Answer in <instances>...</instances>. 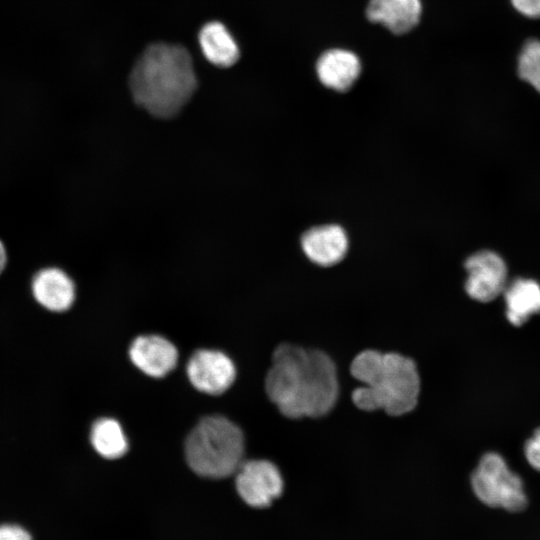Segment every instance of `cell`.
Returning <instances> with one entry per match:
<instances>
[{
  "mask_svg": "<svg viewBox=\"0 0 540 540\" xmlns=\"http://www.w3.org/2000/svg\"><path fill=\"white\" fill-rule=\"evenodd\" d=\"M503 295L506 318L515 327L540 313V284L533 279H514L506 285Z\"/></svg>",
  "mask_w": 540,
  "mask_h": 540,
  "instance_id": "14",
  "label": "cell"
},
{
  "mask_svg": "<svg viewBox=\"0 0 540 540\" xmlns=\"http://www.w3.org/2000/svg\"><path fill=\"white\" fill-rule=\"evenodd\" d=\"M90 440L95 451L107 459L122 457L128 450V441L120 423L113 418H100L91 428Z\"/></svg>",
  "mask_w": 540,
  "mask_h": 540,
  "instance_id": "16",
  "label": "cell"
},
{
  "mask_svg": "<svg viewBox=\"0 0 540 540\" xmlns=\"http://www.w3.org/2000/svg\"><path fill=\"white\" fill-rule=\"evenodd\" d=\"M8 265V251L5 243L0 238V276L4 273Z\"/></svg>",
  "mask_w": 540,
  "mask_h": 540,
  "instance_id": "21",
  "label": "cell"
},
{
  "mask_svg": "<svg viewBox=\"0 0 540 540\" xmlns=\"http://www.w3.org/2000/svg\"><path fill=\"white\" fill-rule=\"evenodd\" d=\"M0 540H33L29 532L15 524L0 525Z\"/></svg>",
  "mask_w": 540,
  "mask_h": 540,
  "instance_id": "19",
  "label": "cell"
},
{
  "mask_svg": "<svg viewBox=\"0 0 540 540\" xmlns=\"http://www.w3.org/2000/svg\"><path fill=\"white\" fill-rule=\"evenodd\" d=\"M129 86L134 101L151 115L173 117L197 88L192 57L181 45L152 44L132 68Z\"/></svg>",
  "mask_w": 540,
  "mask_h": 540,
  "instance_id": "2",
  "label": "cell"
},
{
  "mask_svg": "<svg viewBox=\"0 0 540 540\" xmlns=\"http://www.w3.org/2000/svg\"><path fill=\"white\" fill-rule=\"evenodd\" d=\"M315 68L319 81L325 87L345 92L359 78L362 67L360 59L354 52L343 48H331L319 56Z\"/></svg>",
  "mask_w": 540,
  "mask_h": 540,
  "instance_id": "12",
  "label": "cell"
},
{
  "mask_svg": "<svg viewBox=\"0 0 540 540\" xmlns=\"http://www.w3.org/2000/svg\"><path fill=\"white\" fill-rule=\"evenodd\" d=\"M265 388L281 414L291 419L324 416L339 395L333 360L322 351L292 344H281L273 352Z\"/></svg>",
  "mask_w": 540,
  "mask_h": 540,
  "instance_id": "1",
  "label": "cell"
},
{
  "mask_svg": "<svg viewBox=\"0 0 540 540\" xmlns=\"http://www.w3.org/2000/svg\"><path fill=\"white\" fill-rule=\"evenodd\" d=\"M306 256L321 266H331L343 259L348 249V238L338 225H324L308 230L302 237Z\"/></svg>",
  "mask_w": 540,
  "mask_h": 540,
  "instance_id": "13",
  "label": "cell"
},
{
  "mask_svg": "<svg viewBox=\"0 0 540 540\" xmlns=\"http://www.w3.org/2000/svg\"><path fill=\"white\" fill-rule=\"evenodd\" d=\"M132 363L150 377L160 378L171 372L178 361V350L160 335H142L129 349Z\"/></svg>",
  "mask_w": 540,
  "mask_h": 540,
  "instance_id": "9",
  "label": "cell"
},
{
  "mask_svg": "<svg viewBox=\"0 0 540 540\" xmlns=\"http://www.w3.org/2000/svg\"><path fill=\"white\" fill-rule=\"evenodd\" d=\"M350 372L363 384L352 392V401L361 410H383L391 416H401L418 403L420 376L409 357L364 350L353 359Z\"/></svg>",
  "mask_w": 540,
  "mask_h": 540,
  "instance_id": "3",
  "label": "cell"
},
{
  "mask_svg": "<svg viewBox=\"0 0 540 540\" xmlns=\"http://www.w3.org/2000/svg\"><path fill=\"white\" fill-rule=\"evenodd\" d=\"M187 376L200 392L220 395L233 384L236 367L225 353L201 349L195 351L187 363Z\"/></svg>",
  "mask_w": 540,
  "mask_h": 540,
  "instance_id": "8",
  "label": "cell"
},
{
  "mask_svg": "<svg viewBox=\"0 0 540 540\" xmlns=\"http://www.w3.org/2000/svg\"><path fill=\"white\" fill-rule=\"evenodd\" d=\"M31 292L35 301L51 312L67 311L76 297L73 280L57 267L37 271L31 281Z\"/></svg>",
  "mask_w": 540,
  "mask_h": 540,
  "instance_id": "10",
  "label": "cell"
},
{
  "mask_svg": "<svg viewBox=\"0 0 540 540\" xmlns=\"http://www.w3.org/2000/svg\"><path fill=\"white\" fill-rule=\"evenodd\" d=\"M524 454L529 465L540 472V427L525 442Z\"/></svg>",
  "mask_w": 540,
  "mask_h": 540,
  "instance_id": "18",
  "label": "cell"
},
{
  "mask_svg": "<svg viewBox=\"0 0 540 540\" xmlns=\"http://www.w3.org/2000/svg\"><path fill=\"white\" fill-rule=\"evenodd\" d=\"M236 474V489L250 506L263 508L283 491V478L277 466L268 460L243 461Z\"/></svg>",
  "mask_w": 540,
  "mask_h": 540,
  "instance_id": "6",
  "label": "cell"
},
{
  "mask_svg": "<svg viewBox=\"0 0 540 540\" xmlns=\"http://www.w3.org/2000/svg\"><path fill=\"white\" fill-rule=\"evenodd\" d=\"M242 430L221 415L203 417L185 441V458L198 475L220 479L236 473L243 463Z\"/></svg>",
  "mask_w": 540,
  "mask_h": 540,
  "instance_id": "4",
  "label": "cell"
},
{
  "mask_svg": "<svg viewBox=\"0 0 540 540\" xmlns=\"http://www.w3.org/2000/svg\"><path fill=\"white\" fill-rule=\"evenodd\" d=\"M198 39L205 58L217 67H231L240 57L235 39L221 22L212 21L203 25Z\"/></svg>",
  "mask_w": 540,
  "mask_h": 540,
  "instance_id": "15",
  "label": "cell"
},
{
  "mask_svg": "<svg viewBox=\"0 0 540 540\" xmlns=\"http://www.w3.org/2000/svg\"><path fill=\"white\" fill-rule=\"evenodd\" d=\"M369 22L380 24L394 35L414 29L422 15L421 0H369L366 11Z\"/></svg>",
  "mask_w": 540,
  "mask_h": 540,
  "instance_id": "11",
  "label": "cell"
},
{
  "mask_svg": "<svg viewBox=\"0 0 540 540\" xmlns=\"http://www.w3.org/2000/svg\"><path fill=\"white\" fill-rule=\"evenodd\" d=\"M517 63L520 78L540 93V40L526 41L519 53Z\"/></svg>",
  "mask_w": 540,
  "mask_h": 540,
  "instance_id": "17",
  "label": "cell"
},
{
  "mask_svg": "<svg viewBox=\"0 0 540 540\" xmlns=\"http://www.w3.org/2000/svg\"><path fill=\"white\" fill-rule=\"evenodd\" d=\"M513 7L521 15L529 18H540V0H510Z\"/></svg>",
  "mask_w": 540,
  "mask_h": 540,
  "instance_id": "20",
  "label": "cell"
},
{
  "mask_svg": "<svg viewBox=\"0 0 540 540\" xmlns=\"http://www.w3.org/2000/svg\"><path fill=\"white\" fill-rule=\"evenodd\" d=\"M471 487L485 505L512 512L527 506L523 481L496 452L485 453L471 475Z\"/></svg>",
  "mask_w": 540,
  "mask_h": 540,
  "instance_id": "5",
  "label": "cell"
},
{
  "mask_svg": "<svg viewBox=\"0 0 540 540\" xmlns=\"http://www.w3.org/2000/svg\"><path fill=\"white\" fill-rule=\"evenodd\" d=\"M465 291L478 302L487 303L503 293L507 283V266L502 257L490 250H481L465 261Z\"/></svg>",
  "mask_w": 540,
  "mask_h": 540,
  "instance_id": "7",
  "label": "cell"
}]
</instances>
